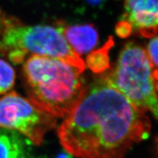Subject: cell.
Instances as JSON below:
<instances>
[{
  "label": "cell",
  "mask_w": 158,
  "mask_h": 158,
  "mask_svg": "<svg viewBox=\"0 0 158 158\" xmlns=\"http://www.w3.org/2000/svg\"><path fill=\"white\" fill-rule=\"evenodd\" d=\"M116 33L118 37L122 38L128 37L133 33V29L130 23L125 20L121 19L116 26Z\"/></svg>",
  "instance_id": "obj_12"
},
{
  "label": "cell",
  "mask_w": 158,
  "mask_h": 158,
  "mask_svg": "<svg viewBox=\"0 0 158 158\" xmlns=\"http://www.w3.org/2000/svg\"><path fill=\"white\" fill-rule=\"evenodd\" d=\"M114 41L113 37H109L103 46L92 51L86 58L88 68L96 74L102 73L110 68L109 51L113 47Z\"/></svg>",
  "instance_id": "obj_9"
},
{
  "label": "cell",
  "mask_w": 158,
  "mask_h": 158,
  "mask_svg": "<svg viewBox=\"0 0 158 158\" xmlns=\"http://www.w3.org/2000/svg\"><path fill=\"white\" fill-rule=\"evenodd\" d=\"M56 27L71 48L79 56L90 52L98 44V31L93 24L67 25L58 21Z\"/></svg>",
  "instance_id": "obj_7"
},
{
  "label": "cell",
  "mask_w": 158,
  "mask_h": 158,
  "mask_svg": "<svg viewBox=\"0 0 158 158\" xmlns=\"http://www.w3.org/2000/svg\"><path fill=\"white\" fill-rule=\"evenodd\" d=\"M155 143H156V147H157V153H158V136L156 138L155 140Z\"/></svg>",
  "instance_id": "obj_16"
},
{
  "label": "cell",
  "mask_w": 158,
  "mask_h": 158,
  "mask_svg": "<svg viewBox=\"0 0 158 158\" xmlns=\"http://www.w3.org/2000/svg\"><path fill=\"white\" fill-rule=\"evenodd\" d=\"M147 52L134 42L124 45L113 70L102 77L138 109L158 119V95Z\"/></svg>",
  "instance_id": "obj_4"
},
{
  "label": "cell",
  "mask_w": 158,
  "mask_h": 158,
  "mask_svg": "<svg viewBox=\"0 0 158 158\" xmlns=\"http://www.w3.org/2000/svg\"><path fill=\"white\" fill-rule=\"evenodd\" d=\"M145 113L101 76L59 126L60 143L78 158H124L149 137L151 123Z\"/></svg>",
  "instance_id": "obj_1"
},
{
  "label": "cell",
  "mask_w": 158,
  "mask_h": 158,
  "mask_svg": "<svg viewBox=\"0 0 158 158\" xmlns=\"http://www.w3.org/2000/svg\"><path fill=\"white\" fill-rule=\"evenodd\" d=\"M153 78L154 82H155V86L157 91H158V70L157 69H155L153 70Z\"/></svg>",
  "instance_id": "obj_13"
},
{
  "label": "cell",
  "mask_w": 158,
  "mask_h": 158,
  "mask_svg": "<svg viewBox=\"0 0 158 158\" xmlns=\"http://www.w3.org/2000/svg\"><path fill=\"white\" fill-rule=\"evenodd\" d=\"M42 158H45V157H42ZM56 158H73V156L64 150V152H62L59 153V155H57Z\"/></svg>",
  "instance_id": "obj_14"
},
{
  "label": "cell",
  "mask_w": 158,
  "mask_h": 158,
  "mask_svg": "<svg viewBox=\"0 0 158 158\" xmlns=\"http://www.w3.org/2000/svg\"><path fill=\"white\" fill-rule=\"evenodd\" d=\"M0 34V55L13 64L22 63L29 54L64 60L84 72L86 65L71 48L56 27L26 26L17 18L3 15Z\"/></svg>",
  "instance_id": "obj_3"
},
{
  "label": "cell",
  "mask_w": 158,
  "mask_h": 158,
  "mask_svg": "<svg viewBox=\"0 0 158 158\" xmlns=\"http://www.w3.org/2000/svg\"><path fill=\"white\" fill-rule=\"evenodd\" d=\"M16 131L0 128V158H27L29 142Z\"/></svg>",
  "instance_id": "obj_8"
},
{
  "label": "cell",
  "mask_w": 158,
  "mask_h": 158,
  "mask_svg": "<svg viewBox=\"0 0 158 158\" xmlns=\"http://www.w3.org/2000/svg\"><path fill=\"white\" fill-rule=\"evenodd\" d=\"M124 13L122 19L140 36L150 38L158 34V0H120Z\"/></svg>",
  "instance_id": "obj_6"
},
{
  "label": "cell",
  "mask_w": 158,
  "mask_h": 158,
  "mask_svg": "<svg viewBox=\"0 0 158 158\" xmlns=\"http://www.w3.org/2000/svg\"><path fill=\"white\" fill-rule=\"evenodd\" d=\"M56 126L55 117L15 92L0 98V128L16 131L39 146L45 134Z\"/></svg>",
  "instance_id": "obj_5"
},
{
  "label": "cell",
  "mask_w": 158,
  "mask_h": 158,
  "mask_svg": "<svg viewBox=\"0 0 158 158\" xmlns=\"http://www.w3.org/2000/svg\"><path fill=\"white\" fill-rule=\"evenodd\" d=\"M82 73L62 59L31 54L23 67L29 100L55 118L66 117L87 89Z\"/></svg>",
  "instance_id": "obj_2"
},
{
  "label": "cell",
  "mask_w": 158,
  "mask_h": 158,
  "mask_svg": "<svg viewBox=\"0 0 158 158\" xmlns=\"http://www.w3.org/2000/svg\"><path fill=\"white\" fill-rule=\"evenodd\" d=\"M15 71L9 63L0 59V94L13 88L15 83Z\"/></svg>",
  "instance_id": "obj_10"
},
{
  "label": "cell",
  "mask_w": 158,
  "mask_h": 158,
  "mask_svg": "<svg viewBox=\"0 0 158 158\" xmlns=\"http://www.w3.org/2000/svg\"><path fill=\"white\" fill-rule=\"evenodd\" d=\"M146 52L152 68L158 70V36L151 39L147 45Z\"/></svg>",
  "instance_id": "obj_11"
},
{
  "label": "cell",
  "mask_w": 158,
  "mask_h": 158,
  "mask_svg": "<svg viewBox=\"0 0 158 158\" xmlns=\"http://www.w3.org/2000/svg\"><path fill=\"white\" fill-rule=\"evenodd\" d=\"M89 3L91 4V5H98L101 4L102 2H104L105 0H86Z\"/></svg>",
  "instance_id": "obj_15"
}]
</instances>
